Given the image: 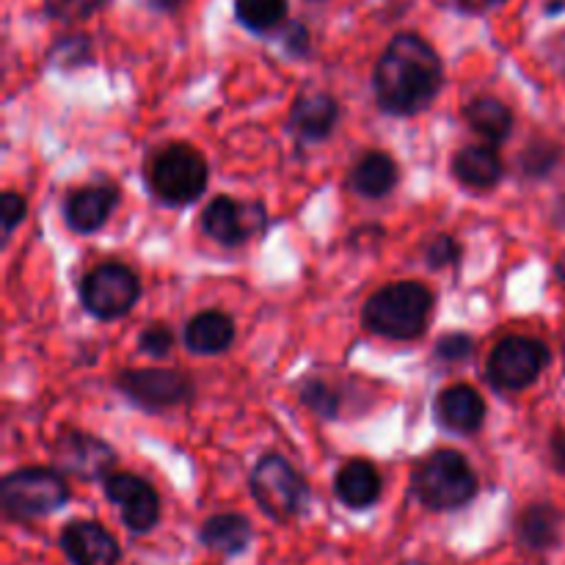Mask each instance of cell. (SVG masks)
Listing matches in <instances>:
<instances>
[{"label":"cell","instance_id":"d6986e66","mask_svg":"<svg viewBox=\"0 0 565 565\" xmlns=\"http://www.w3.org/2000/svg\"><path fill=\"white\" fill-rule=\"evenodd\" d=\"M384 491V480H381L379 469L364 458H353V461L342 463V469L334 478V494L351 511H367L381 500Z\"/></svg>","mask_w":565,"mask_h":565},{"label":"cell","instance_id":"4fadbf2b","mask_svg":"<svg viewBox=\"0 0 565 565\" xmlns=\"http://www.w3.org/2000/svg\"><path fill=\"white\" fill-rule=\"evenodd\" d=\"M58 546L72 565H119L121 546L110 530L99 522L77 519L70 522L58 535Z\"/></svg>","mask_w":565,"mask_h":565},{"label":"cell","instance_id":"d6a6232c","mask_svg":"<svg viewBox=\"0 0 565 565\" xmlns=\"http://www.w3.org/2000/svg\"><path fill=\"white\" fill-rule=\"evenodd\" d=\"M550 456H552V467H555L561 475H565V430H555V434H552Z\"/></svg>","mask_w":565,"mask_h":565},{"label":"cell","instance_id":"8fae6325","mask_svg":"<svg viewBox=\"0 0 565 565\" xmlns=\"http://www.w3.org/2000/svg\"><path fill=\"white\" fill-rule=\"evenodd\" d=\"M105 497L119 508L121 524L132 535H147L160 522V497L152 486L138 475L114 472L105 478Z\"/></svg>","mask_w":565,"mask_h":565},{"label":"cell","instance_id":"d4e9b609","mask_svg":"<svg viewBox=\"0 0 565 565\" xmlns=\"http://www.w3.org/2000/svg\"><path fill=\"white\" fill-rule=\"evenodd\" d=\"M301 401L303 406L312 408L318 417L334 419L337 414H340V392L331 390V384H326V381L320 379L307 381V384L301 386Z\"/></svg>","mask_w":565,"mask_h":565},{"label":"cell","instance_id":"9c48e42d","mask_svg":"<svg viewBox=\"0 0 565 565\" xmlns=\"http://www.w3.org/2000/svg\"><path fill=\"white\" fill-rule=\"evenodd\" d=\"M116 390L141 406L143 412H166L177 408L193 397V381L177 370L166 367H143V370H125L116 379Z\"/></svg>","mask_w":565,"mask_h":565},{"label":"cell","instance_id":"ac0fdd59","mask_svg":"<svg viewBox=\"0 0 565 565\" xmlns=\"http://www.w3.org/2000/svg\"><path fill=\"white\" fill-rule=\"evenodd\" d=\"M252 541L254 527L243 513H215V516L204 519V524L199 527V544L226 561L246 555Z\"/></svg>","mask_w":565,"mask_h":565},{"label":"cell","instance_id":"d590c367","mask_svg":"<svg viewBox=\"0 0 565 565\" xmlns=\"http://www.w3.org/2000/svg\"><path fill=\"white\" fill-rule=\"evenodd\" d=\"M555 276H557V279H561V281H565V254H563L561 259H557V265H555Z\"/></svg>","mask_w":565,"mask_h":565},{"label":"cell","instance_id":"ba28073f","mask_svg":"<svg viewBox=\"0 0 565 565\" xmlns=\"http://www.w3.org/2000/svg\"><path fill=\"white\" fill-rule=\"evenodd\" d=\"M546 364H550V351L544 342L533 337H508L491 351L486 375L494 390L522 392L539 381Z\"/></svg>","mask_w":565,"mask_h":565},{"label":"cell","instance_id":"484cf974","mask_svg":"<svg viewBox=\"0 0 565 565\" xmlns=\"http://www.w3.org/2000/svg\"><path fill=\"white\" fill-rule=\"evenodd\" d=\"M561 147L552 141H535L522 152V169L530 177H546L561 160Z\"/></svg>","mask_w":565,"mask_h":565},{"label":"cell","instance_id":"74e56055","mask_svg":"<svg viewBox=\"0 0 565 565\" xmlns=\"http://www.w3.org/2000/svg\"><path fill=\"white\" fill-rule=\"evenodd\" d=\"M557 215H561V221L565 224V199H563V204H561V213H557Z\"/></svg>","mask_w":565,"mask_h":565},{"label":"cell","instance_id":"9a60e30c","mask_svg":"<svg viewBox=\"0 0 565 565\" xmlns=\"http://www.w3.org/2000/svg\"><path fill=\"white\" fill-rule=\"evenodd\" d=\"M337 121H340V105H337V99L326 92H307L292 105L287 127L301 141L318 143L326 141L334 132Z\"/></svg>","mask_w":565,"mask_h":565},{"label":"cell","instance_id":"7402d4cb","mask_svg":"<svg viewBox=\"0 0 565 565\" xmlns=\"http://www.w3.org/2000/svg\"><path fill=\"white\" fill-rule=\"evenodd\" d=\"M397 185V166L386 152H367L353 163L351 188L364 199H384Z\"/></svg>","mask_w":565,"mask_h":565},{"label":"cell","instance_id":"5bb4252c","mask_svg":"<svg viewBox=\"0 0 565 565\" xmlns=\"http://www.w3.org/2000/svg\"><path fill=\"white\" fill-rule=\"evenodd\" d=\"M436 423L450 434H478L486 423V401L478 390L467 384L447 386L436 397Z\"/></svg>","mask_w":565,"mask_h":565},{"label":"cell","instance_id":"e575fe53","mask_svg":"<svg viewBox=\"0 0 565 565\" xmlns=\"http://www.w3.org/2000/svg\"><path fill=\"white\" fill-rule=\"evenodd\" d=\"M147 3H149V9L160 11V14H174L177 9H182V3H185V0H147Z\"/></svg>","mask_w":565,"mask_h":565},{"label":"cell","instance_id":"4316f807","mask_svg":"<svg viewBox=\"0 0 565 565\" xmlns=\"http://www.w3.org/2000/svg\"><path fill=\"white\" fill-rule=\"evenodd\" d=\"M44 11L58 22H81L97 14L108 0H42Z\"/></svg>","mask_w":565,"mask_h":565},{"label":"cell","instance_id":"836d02e7","mask_svg":"<svg viewBox=\"0 0 565 565\" xmlns=\"http://www.w3.org/2000/svg\"><path fill=\"white\" fill-rule=\"evenodd\" d=\"M505 3L508 0H458V9L467 11V14H486V11H494Z\"/></svg>","mask_w":565,"mask_h":565},{"label":"cell","instance_id":"f546056e","mask_svg":"<svg viewBox=\"0 0 565 565\" xmlns=\"http://www.w3.org/2000/svg\"><path fill=\"white\" fill-rule=\"evenodd\" d=\"M25 199L20 196L17 191H6L3 199H0V218H3V237L9 241L11 232L25 221Z\"/></svg>","mask_w":565,"mask_h":565},{"label":"cell","instance_id":"4dcf8cb0","mask_svg":"<svg viewBox=\"0 0 565 565\" xmlns=\"http://www.w3.org/2000/svg\"><path fill=\"white\" fill-rule=\"evenodd\" d=\"M475 351V342L472 337L467 334H447L436 342V356L445 359V362H463V359L472 356Z\"/></svg>","mask_w":565,"mask_h":565},{"label":"cell","instance_id":"83f0119b","mask_svg":"<svg viewBox=\"0 0 565 565\" xmlns=\"http://www.w3.org/2000/svg\"><path fill=\"white\" fill-rule=\"evenodd\" d=\"M458 257H461V248L452 241L450 235H436L434 241L425 246V263L430 268H447V265H456Z\"/></svg>","mask_w":565,"mask_h":565},{"label":"cell","instance_id":"7c38bea8","mask_svg":"<svg viewBox=\"0 0 565 565\" xmlns=\"http://www.w3.org/2000/svg\"><path fill=\"white\" fill-rule=\"evenodd\" d=\"M55 461L61 472L77 480H105L114 475L110 469L116 463V452L97 436L70 430L55 441Z\"/></svg>","mask_w":565,"mask_h":565},{"label":"cell","instance_id":"603a6c76","mask_svg":"<svg viewBox=\"0 0 565 565\" xmlns=\"http://www.w3.org/2000/svg\"><path fill=\"white\" fill-rule=\"evenodd\" d=\"M463 119L469 121L478 136H483L486 141L500 143L511 136L513 130V114L502 99L497 97H475L472 103L463 108Z\"/></svg>","mask_w":565,"mask_h":565},{"label":"cell","instance_id":"6da1fadb","mask_svg":"<svg viewBox=\"0 0 565 565\" xmlns=\"http://www.w3.org/2000/svg\"><path fill=\"white\" fill-rule=\"evenodd\" d=\"M445 86V64L428 39L397 33L375 61L373 88L381 110L414 116L428 108Z\"/></svg>","mask_w":565,"mask_h":565},{"label":"cell","instance_id":"5b68a950","mask_svg":"<svg viewBox=\"0 0 565 565\" xmlns=\"http://www.w3.org/2000/svg\"><path fill=\"white\" fill-rule=\"evenodd\" d=\"M207 160L191 143H169L152 154L147 166L149 193L171 207L196 202L207 188Z\"/></svg>","mask_w":565,"mask_h":565},{"label":"cell","instance_id":"ffe728a7","mask_svg":"<svg viewBox=\"0 0 565 565\" xmlns=\"http://www.w3.org/2000/svg\"><path fill=\"white\" fill-rule=\"evenodd\" d=\"M452 174L469 191H491L505 174L500 152L489 143H475L463 147L452 160Z\"/></svg>","mask_w":565,"mask_h":565},{"label":"cell","instance_id":"277c9868","mask_svg":"<svg viewBox=\"0 0 565 565\" xmlns=\"http://www.w3.org/2000/svg\"><path fill=\"white\" fill-rule=\"evenodd\" d=\"M72 491L61 469L28 467L6 475L0 483V508L9 522H36L61 511Z\"/></svg>","mask_w":565,"mask_h":565},{"label":"cell","instance_id":"1f68e13d","mask_svg":"<svg viewBox=\"0 0 565 565\" xmlns=\"http://www.w3.org/2000/svg\"><path fill=\"white\" fill-rule=\"evenodd\" d=\"M281 39H285V50L292 55V58H303V55L309 53V47H312V42H309V31L303 22H287Z\"/></svg>","mask_w":565,"mask_h":565},{"label":"cell","instance_id":"2e32d148","mask_svg":"<svg viewBox=\"0 0 565 565\" xmlns=\"http://www.w3.org/2000/svg\"><path fill=\"white\" fill-rule=\"evenodd\" d=\"M565 516L550 502H535L524 508L516 519V541L530 555H546L563 541Z\"/></svg>","mask_w":565,"mask_h":565},{"label":"cell","instance_id":"cb8c5ba5","mask_svg":"<svg viewBox=\"0 0 565 565\" xmlns=\"http://www.w3.org/2000/svg\"><path fill=\"white\" fill-rule=\"evenodd\" d=\"M287 11H290L287 0H235V20L259 36L285 25Z\"/></svg>","mask_w":565,"mask_h":565},{"label":"cell","instance_id":"8992f818","mask_svg":"<svg viewBox=\"0 0 565 565\" xmlns=\"http://www.w3.org/2000/svg\"><path fill=\"white\" fill-rule=\"evenodd\" d=\"M248 489H252L259 511L274 519L276 524H287L303 516L309 500H312V491H309L303 475L276 452L259 458L257 467L252 469V478H248Z\"/></svg>","mask_w":565,"mask_h":565},{"label":"cell","instance_id":"8d00e7d4","mask_svg":"<svg viewBox=\"0 0 565 565\" xmlns=\"http://www.w3.org/2000/svg\"><path fill=\"white\" fill-rule=\"evenodd\" d=\"M397 565H428V563H423V561H403V563H397Z\"/></svg>","mask_w":565,"mask_h":565},{"label":"cell","instance_id":"7a4b0ae2","mask_svg":"<svg viewBox=\"0 0 565 565\" xmlns=\"http://www.w3.org/2000/svg\"><path fill=\"white\" fill-rule=\"evenodd\" d=\"M434 312V292L419 281H397L381 287L364 303V329L386 340H417Z\"/></svg>","mask_w":565,"mask_h":565},{"label":"cell","instance_id":"52a82bcc","mask_svg":"<svg viewBox=\"0 0 565 565\" xmlns=\"http://www.w3.org/2000/svg\"><path fill=\"white\" fill-rule=\"evenodd\" d=\"M141 296V281L127 265L103 263L81 281V303L97 320H119Z\"/></svg>","mask_w":565,"mask_h":565},{"label":"cell","instance_id":"f1b7e54d","mask_svg":"<svg viewBox=\"0 0 565 565\" xmlns=\"http://www.w3.org/2000/svg\"><path fill=\"white\" fill-rule=\"evenodd\" d=\"M171 345H174V334L163 323H152L138 337V348L149 356H169Z\"/></svg>","mask_w":565,"mask_h":565},{"label":"cell","instance_id":"e0dca14e","mask_svg":"<svg viewBox=\"0 0 565 565\" xmlns=\"http://www.w3.org/2000/svg\"><path fill=\"white\" fill-rule=\"evenodd\" d=\"M119 204V188L116 185H86L77 188L64 204V218L70 230L81 232V235H92Z\"/></svg>","mask_w":565,"mask_h":565},{"label":"cell","instance_id":"44dd1931","mask_svg":"<svg viewBox=\"0 0 565 565\" xmlns=\"http://www.w3.org/2000/svg\"><path fill=\"white\" fill-rule=\"evenodd\" d=\"M232 342H235V323H232L230 315L215 312V309L196 315L185 326V345L202 356L224 353Z\"/></svg>","mask_w":565,"mask_h":565},{"label":"cell","instance_id":"3957f363","mask_svg":"<svg viewBox=\"0 0 565 565\" xmlns=\"http://www.w3.org/2000/svg\"><path fill=\"white\" fill-rule=\"evenodd\" d=\"M478 475L458 450H436L414 467L412 494L436 513L461 511L478 497Z\"/></svg>","mask_w":565,"mask_h":565},{"label":"cell","instance_id":"30bf717a","mask_svg":"<svg viewBox=\"0 0 565 565\" xmlns=\"http://www.w3.org/2000/svg\"><path fill=\"white\" fill-rule=\"evenodd\" d=\"M268 226V213L259 202H237L232 196H218L204 207L202 232L221 246H243L259 237Z\"/></svg>","mask_w":565,"mask_h":565}]
</instances>
